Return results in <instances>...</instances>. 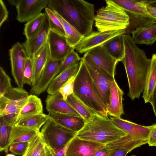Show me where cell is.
Here are the masks:
<instances>
[{
    "mask_svg": "<svg viewBox=\"0 0 156 156\" xmlns=\"http://www.w3.org/2000/svg\"><path fill=\"white\" fill-rule=\"evenodd\" d=\"M124 66L128 80V96L132 100L139 98L143 92L151 63L144 51L139 48L128 34H124Z\"/></svg>",
    "mask_w": 156,
    "mask_h": 156,
    "instance_id": "cell-1",
    "label": "cell"
},
{
    "mask_svg": "<svg viewBox=\"0 0 156 156\" xmlns=\"http://www.w3.org/2000/svg\"><path fill=\"white\" fill-rule=\"evenodd\" d=\"M47 7L57 13L84 37L93 31L94 4L83 0H49Z\"/></svg>",
    "mask_w": 156,
    "mask_h": 156,
    "instance_id": "cell-2",
    "label": "cell"
},
{
    "mask_svg": "<svg viewBox=\"0 0 156 156\" xmlns=\"http://www.w3.org/2000/svg\"><path fill=\"white\" fill-rule=\"evenodd\" d=\"M73 94L90 109L108 118L107 110L94 85L82 58L74 82Z\"/></svg>",
    "mask_w": 156,
    "mask_h": 156,
    "instance_id": "cell-3",
    "label": "cell"
},
{
    "mask_svg": "<svg viewBox=\"0 0 156 156\" xmlns=\"http://www.w3.org/2000/svg\"><path fill=\"white\" fill-rule=\"evenodd\" d=\"M107 5L98 10L95 15V26L104 32L126 29L130 18L126 12L111 0L105 1Z\"/></svg>",
    "mask_w": 156,
    "mask_h": 156,
    "instance_id": "cell-4",
    "label": "cell"
},
{
    "mask_svg": "<svg viewBox=\"0 0 156 156\" xmlns=\"http://www.w3.org/2000/svg\"><path fill=\"white\" fill-rule=\"evenodd\" d=\"M29 95L23 88L12 87L0 97V116L3 117L10 125L14 126Z\"/></svg>",
    "mask_w": 156,
    "mask_h": 156,
    "instance_id": "cell-5",
    "label": "cell"
},
{
    "mask_svg": "<svg viewBox=\"0 0 156 156\" xmlns=\"http://www.w3.org/2000/svg\"><path fill=\"white\" fill-rule=\"evenodd\" d=\"M77 133L61 126L51 118L43 125L40 132L45 145L54 151L68 144Z\"/></svg>",
    "mask_w": 156,
    "mask_h": 156,
    "instance_id": "cell-6",
    "label": "cell"
},
{
    "mask_svg": "<svg viewBox=\"0 0 156 156\" xmlns=\"http://www.w3.org/2000/svg\"><path fill=\"white\" fill-rule=\"evenodd\" d=\"M127 135L108 118L97 113L90 120L86 122L84 127L77 133L76 136H111L121 138Z\"/></svg>",
    "mask_w": 156,
    "mask_h": 156,
    "instance_id": "cell-7",
    "label": "cell"
},
{
    "mask_svg": "<svg viewBox=\"0 0 156 156\" xmlns=\"http://www.w3.org/2000/svg\"><path fill=\"white\" fill-rule=\"evenodd\" d=\"M82 58L108 113L110 89L112 82L115 79V77L103 72L87 58L83 56Z\"/></svg>",
    "mask_w": 156,
    "mask_h": 156,
    "instance_id": "cell-8",
    "label": "cell"
},
{
    "mask_svg": "<svg viewBox=\"0 0 156 156\" xmlns=\"http://www.w3.org/2000/svg\"><path fill=\"white\" fill-rule=\"evenodd\" d=\"M9 3L16 7V19L19 22H28L35 18L48 6L49 0H8Z\"/></svg>",
    "mask_w": 156,
    "mask_h": 156,
    "instance_id": "cell-9",
    "label": "cell"
},
{
    "mask_svg": "<svg viewBox=\"0 0 156 156\" xmlns=\"http://www.w3.org/2000/svg\"><path fill=\"white\" fill-rule=\"evenodd\" d=\"M112 1L134 16L139 27L154 24L156 20L147 12V0H113Z\"/></svg>",
    "mask_w": 156,
    "mask_h": 156,
    "instance_id": "cell-10",
    "label": "cell"
},
{
    "mask_svg": "<svg viewBox=\"0 0 156 156\" xmlns=\"http://www.w3.org/2000/svg\"><path fill=\"white\" fill-rule=\"evenodd\" d=\"M83 56L88 58L104 73L115 77L116 67L119 62L112 56L102 45L89 50Z\"/></svg>",
    "mask_w": 156,
    "mask_h": 156,
    "instance_id": "cell-11",
    "label": "cell"
},
{
    "mask_svg": "<svg viewBox=\"0 0 156 156\" xmlns=\"http://www.w3.org/2000/svg\"><path fill=\"white\" fill-rule=\"evenodd\" d=\"M12 74L18 87L23 88V71L28 56L22 45L19 42L14 44L9 51Z\"/></svg>",
    "mask_w": 156,
    "mask_h": 156,
    "instance_id": "cell-12",
    "label": "cell"
},
{
    "mask_svg": "<svg viewBox=\"0 0 156 156\" xmlns=\"http://www.w3.org/2000/svg\"><path fill=\"white\" fill-rule=\"evenodd\" d=\"M126 30L104 32L93 31L90 34L84 37L74 48L80 53H85L93 48L102 45L115 37L125 34Z\"/></svg>",
    "mask_w": 156,
    "mask_h": 156,
    "instance_id": "cell-13",
    "label": "cell"
},
{
    "mask_svg": "<svg viewBox=\"0 0 156 156\" xmlns=\"http://www.w3.org/2000/svg\"><path fill=\"white\" fill-rule=\"evenodd\" d=\"M54 60L50 58L43 69L37 83L30 90V94L38 95L47 90L63 60Z\"/></svg>",
    "mask_w": 156,
    "mask_h": 156,
    "instance_id": "cell-14",
    "label": "cell"
},
{
    "mask_svg": "<svg viewBox=\"0 0 156 156\" xmlns=\"http://www.w3.org/2000/svg\"><path fill=\"white\" fill-rule=\"evenodd\" d=\"M105 146L75 136L68 144L66 156H94L96 152Z\"/></svg>",
    "mask_w": 156,
    "mask_h": 156,
    "instance_id": "cell-15",
    "label": "cell"
},
{
    "mask_svg": "<svg viewBox=\"0 0 156 156\" xmlns=\"http://www.w3.org/2000/svg\"><path fill=\"white\" fill-rule=\"evenodd\" d=\"M47 16L38 30L30 39L22 43L27 56L32 59L35 55L48 42L50 31Z\"/></svg>",
    "mask_w": 156,
    "mask_h": 156,
    "instance_id": "cell-16",
    "label": "cell"
},
{
    "mask_svg": "<svg viewBox=\"0 0 156 156\" xmlns=\"http://www.w3.org/2000/svg\"><path fill=\"white\" fill-rule=\"evenodd\" d=\"M50 58L54 60L64 58L71 47L67 44L66 37L50 30L48 37Z\"/></svg>",
    "mask_w": 156,
    "mask_h": 156,
    "instance_id": "cell-17",
    "label": "cell"
},
{
    "mask_svg": "<svg viewBox=\"0 0 156 156\" xmlns=\"http://www.w3.org/2000/svg\"><path fill=\"white\" fill-rule=\"evenodd\" d=\"M110 119L118 127L127 134L147 139L153 126L140 125L121 118L110 117Z\"/></svg>",
    "mask_w": 156,
    "mask_h": 156,
    "instance_id": "cell-18",
    "label": "cell"
},
{
    "mask_svg": "<svg viewBox=\"0 0 156 156\" xmlns=\"http://www.w3.org/2000/svg\"><path fill=\"white\" fill-rule=\"evenodd\" d=\"M46 109L49 113H57L80 116L76 110L63 99L59 92L49 94L45 100Z\"/></svg>",
    "mask_w": 156,
    "mask_h": 156,
    "instance_id": "cell-19",
    "label": "cell"
},
{
    "mask_svg": "<svg viewBox=\"0 0 156 156\" xmlns=\"http://www.w3.org/2000/svg\"><path fill=\"white\" fill-rule=\"evenodd\" d=\"M124 92L119 87L115 79L112 82L110 91L108 115L119 118L124 114L122 104Z\"/></svg>",
    "mask_w": 156,
    "mask_h": 156,
    "instance_id": "cell-20",
    "label": "cell"
},
{
    "mask_svg": "<svg viewBox=\"0 0 156 156\" xmlns=\"http://www.w3.org/2000/svg\"><path fill=\"white\" fill-rule=\"evenodd\" d=\"M50 118L61 126L78 133L85 126L86 122L81 116L57 113H49Z\"/></svg>",
    "mask_w": 156,
    "mask_h": 156,
    "instance_id": "cell-21",
    "label": "cell"
},
{
    "mask_svg": "<svg viewBox=\"0 0 156 156\" xmlns=\"http://www.w3.org/2000/svg\"><path fill=\"white\" fill-rule=\"evenodd\" d=\"M131 33L135 44L152 45L156 41V24L140 27Z\"/></svg>",
    "mask_w": 156,
    "mask_h": 156,
    "instance_id": "cell-22",
    "label": "cell"
},
{
    "mask_svg": "<svg viewBox=\"0 0 156 156\" xmlns=\"http://www.w3.org/2000/svg\"><path fill=\"white\" fill-rule=\"evenodd\" d=\"M80 65V62L65 69L56 76L48 87L47 90L48 94L52 95L58 92L60 89L73 76L77 73Z\"/></svg>",
    "mask_w": 156,
    "mask_h": 156,
    "instance_id": "cell-23",
    "label": "cell"
},
{
    "mask_svg": "<svg viewBox=\"0 0 156 156\" xmlns=\"http://www.w3.org/2000/svg\"><path fill=\"white\" fill-rule=\"evenodd\" d=\"M50 58L49 46L47 43L35 55L32 59L33 86L37 82L43 69Z\"/></svg>",
    "mask_w": 156,
    "mask_h": 156,
    "instance_id": "cell-24",
    "label": "cell"
},
{
    "mask_svg": "<svg viewBox=\"0 0 156 156\" xmlns=\"http://www.w3.org/2000/svg\"><path fill=\"white\" fill-rule=\"evenodd\" d=\"M124 34L115 37L101 45L112 56L119 62H122L125 56Z\"/></svg>",
    "mask_w": 156,
    "mask_h": 156,
    "instance_id": "cell-25",
    "label": "cell"
},
{
    "mask_svg": "<svg viewBox=\"0 0 156 156\" xmlns=\"http://www.w3.org/2000/svg\"><path fill=\"white\" fill-rule=\"evenodd\" d=\"M43 108L41 99L37 95H29L27 102L21 110L17 122L24 118L30 116L43 114Z\"/></svg>",
    "mask_w": 156,
    "mask_h": 156,
    "instance_id": "cell-26",
    "label": "cell"
},
{
    "mask_svg": "<svg viewBox=\"0 0 156 156\" xmlns=\"http://www.w3.org/2000/svg\"><path fill=\"white\" fill-rule=\"evenodd\" d=\"M35 129L18 126H13L10 144L22 142H30L40 133Z\"/></svg>",
    "mask_w": 156,
    "mask_h": 156,
    "instance_id": "cell-27",
    "label": "cell"
},
{
    "mask_svg": "<svg viewBox=\"0 0 156 156\" xmlns=\"http://www.w3.org/2000/svg\"><path fill=\"white\" fill-rule=\"evenodd\" d=\"M156 86V54H155L152 55L151 58V67L142 96L145 103H150Z\"/></svg>",
    "mask_w": 156,
    "mask_h": 156,
    "instance_id": "cell-28",
    "label": "cell"
},
{
    "mask_svg": "<svg viewBox=\"0 0 156 156\" xmlns=\"http://www.w3.org/2000/svg\"><path fill=\"white\" fill-rule=\"evenodd\" d=\"M53 12L59 19L62 25L68 44L71 48H74L84 37L57 13Z\"/></svg>",
    "mask_w": 156,
    "mask_h": 156,
    "instance_id": "cell-29",
    "label": "cell"
},
{
    "mask_svg": "<svg viewBox=\"0 0 156 156\" xmlns=\"http://www.w3.org/2000/svg\"><path fill=\"white\" fill-rule=\"evenodd\" d=\"M66 101L86 122L90 120L97 113L77 98L73 94L69 96Z\"/></svg>",
    "mask_w": 156,
    "mask_h": 156,
    "instance_id": "cell-30",
    "label": "cell"
},
{
    "mask_svg": "<svg viewBox=\"0 0 156 156\" xmlns=\"http://www.w3.org/2000/svg\"><path fill=\"white\" fill-rule=\"evenodd\" d=\"M0 151L7 153L10 144L13 126L3 116H0Z\"/></svg>",
    "mask_w": 156,
    "mask_h": 156,
    "instance_id": "cell-31",
    "label": "cell"
},
{
    "mask_svg": "<svg viewBox=\"0 0 156 156\" xmlns=\"http://www.w3.org/2000/svg\"><path fill=\"white\" fill-rule=\"evenodd\" d=\"M50 118L48 115L44 113L30 116L17 122L15 125L39 130Z\"/></svg>",
    "mask_w": 156,
    "mask_h": 156,
    "instance_id": "cell-32",
    "label": "cell"
},
{
    "mask_svg": "<svg viewBox=\"0 0 156 156\" xmlns=\"http://www.w3.org/2000/svg\"><path fill=\"white\" fill-rule=\"evenodd\" d=\"M46 16L45 12L41 13L25 24L23 33L26 39L31 38L38 30L43 23Z\"/></svg>",
    "mask_w": 156,
    "mask_h": 156,
    "instance_id": "cell-33",
    "label": "cell"
},
{
    "mask_svg": "<svg viewBox=\"0 0 156 156\" xmlns=\"http://www.w3.org/2000/svg\"><path fill=\"white\" fill-rule=\"evenodd\" d=\"M50 30L62 36H66L62 25L54 12L48 8L45 9Z\"/></svg>",
    "mask_w": 156,
    "mask_h": 156,
    "instance_id": "cell-34",
    "label": "cell"
},
{
    "mask_svg": "<svg viewBox=\"0 0 156 156\" xmlns=\"http://www.w3.org/2000/svg\"><path fill=\"white\" fill-rule=\"evenodd\" d=\"M45 146L40 132L29 142L26 152L22 156H37Z\"/></svg>",
    "mask_w": 156,
    "mask_h": 156,
    "instance_id": "cell-35",
    "label": "cell"
},
{
    "mask_svg": "<svg viewBox=\"0 0 156 156\" xmlns=\"http://www.w3.org/2000/svg\"><path fill=\"white\" fill-rule=\"evenodd\" d=\"M81 59L73 48H72L63 59L57 73V75L68 68L79 63Z\"/></svg>",
    "mask_w": 156,
    "mask_h": 156,
    "instance_id": "cell-36",
    "label": "cell"
},
{
    "mask_svg": "<svg viewBox=\"0 0 156 156\" xmlns=\"http://www.w3.org/2000/svg\"><path fill=\"white\" fill-rule=\"evenodd\" d=\"M12 87L11 79L2 67H0V97L9 91Z\"/></svg>",
    "mask_w": 156,
    "mask_h": 156,
    "instance_id": "cell-37",
    "label": "cell"
},
{
    "mask_svg": "<svg viewBox=\"0 0 156 156\" xmlns=\"http://www.w3.org/2000/svg\"><path fill=\"white\" fill-rule=\"evenodd\" d=\"M23 80L24 84H27L31 87L33 86V69L32 59L28 57L25 65Z\"/></svg>",
    "mask_w": 156,
    "mask_h": 156,
    "instance_id": "cell-38",
    "label": "cell"
},
{
    "mask_svg": "<svg viewBox=\"0 0 156 156\" xmlns=\"http://www.w3.org/2000/svg\"><path fill=\"white\" fill-rule=\"evenodd\" d=\"M77 73L73 76L58 91L65 101L69 96L73 93L74 82Z\"/></svg>",
    "mask_w": 156,
    "mask_h": 156,
    "instance_id": "cell-39",
    "label": "cell"
},
{
    "mask_svg": "<svg viewBox=\"0 0 156 156\" xmlns=\"http://www.w3.org/2000/svg\"><path fill=\"white\" fill-rule=\"evenodd\" d=\"M79 137L105 145L112 143L120 138L117 136H91Z\"/></svg>",
    "mask_w": 156,
    "mask_h": 156,
    "instance_id": "cell-40",
    "label": "cell"
},
{
    "mask_svg": "<svg viewBox=\"0 0 156 156\" xmlns=\"http://www.w3.org/2000/svg\"><path fill=\"white\" fill-rule=\"evenodd\" d=\"M29 142H22L10 144L9 150L12 153L17 155H23L27 150Z\"/></svg>",
    "mask_w": 156,
    "mask_h": 156,
    "instance_id": "cell-41",
    "label": "cell"
},
{
    "mask_svg": "<svg viewBox=\"0 0 156 156\" xmlns=\"http://www.w3.org/2000/svg\"><path fill=\"white\" fill-rule=\"evenodd\" d=\"M105 146L110 149L108 156H126L128 153L132 151L129 148L122 146Z\"/></svg>",
    "mask_w": 156,
    "mask_h": 156,
    "instance_id": "cell-42",
    "label": "cell"
},
{
    "mask_svg": "<svg viewBox=\"0 0 156 156\" xmlns=\"http://www.w3.org/2000/svg\"><path fill=\"white\" fill-rule=\"evenodd\" d=\"M8 12L3 1L0 0V27L7 20Z\"/></svg>",
    "mask_w": 156,
    "mask_h": 156,
    "instance_id": "cell-43",
    "label": "cell"
},
{
    "mask_svg": "<svg viewBox=\"0 0 156 156\" xmlns=\"http://www.w3.org/2000/svg\"><path fill=\"white\" fill-rule=\"evenodd\" d=\"M153 125L148 138L147 144L150 146H156V123Z\"/></svg>",
    "mask_w": 156,
    "mask_h": 156,
    "instance_id": "cell-44",
    "label": "cell"
},
{
    "mask_svg": "<svg viewBox=\"0 0 156 156\" xmlns=\"http://www.w3.org/2000/svg\"><path fill=\"white\" fill-rule=\"evenodd\" d=\"M110 152V149L105 146L102 148L97 151L94 156H108Z\"/></svg>",
    "mask_w": 156,
    "mask_h": 156,
    "instance_id": "cell-45",
    "label": "cell"
},
{
    "mask_svg": "<svg viewBox=\"0 0 156 156\" xmlns=\"http://www.w3.org/2000/svg\"><path fill=\"white\" fill-rule=\"evenodd\" d=\"M150 103L152 105L156 118V86L153 91Z\"/></svg>",
    "mask_w": 156,
    "mask_h": 156,
    "instance_id": "cell-46",
    "label": "cell"
},
{
    "mask_svg": "<svg viewBox=\"0 0 156 156\" xmlns=\"http://www.w3.org/2000/svg\"><path fill=\"white\" fill-rule=\"evenodd\" d=\"M37 156H53V152L45 145Z\"/></svg>",
    "mask_w": 156,
    "mask_h": 156,
    "instance_id": "cell-47",
    "label": "cell"
},
{
    "mask_svg": "<svg viewBox=\"0 0 156 156\" xmlns=\"http://www.w3.org/2000/svg\"><path fill=\"white\" fill-rule=\"evenodd\" d=\"M68 144L57 151H53V156H66V150Z\"/></svg>",
    "mask_w": 156,
    "mask_h": 156,
    "instance_id": "cell-48",
    "label": "cell"
},
{
    "mask_svg": "<svg viewBox=\"0 0 156 156\" xmlns=\"http://www.w3.org/2000/svg\"><path fill=\"white\" fill-rule=\"evenodd\" d=\"M146 8L149 14L156 20V8L146 4Z\"/></svg>",
    "mask_w": 156,
    "mask_h": 156,
    "instance_id": "cell-49",
    "label": "cell"
},
{
    "mask_svg": "<svg viewBox=\"0 0 156 156\" xmlns=\"http://www.w3.org/2000/svg\"><path fill=\"white\" fill-rule=\"evenodd\" d=\"M147 4L156 8V0L147 1Z\"/></svg>",
    "mask_w": 156,
    "mask_h": 156,
    "instance_id": "cell-50",
    "label": "cell"
},
{
    "mask_svg": "<svg viewBox=\"0 0 156 156\" xmlns=\"http://www.w3.org/2000/svg\"><path fill=\"white\" fill-rule=\"evenodd\" d=\"M5 156H16L14 154H7Z\"/></svg>",
    "mask_w": 156,
    "mask_h": 156,
    "instance_id": "cell-51",
    "label": "cell"
},
{
    "mask_svg": "<svg viewBox=\"0 0 156 156\" xmlns=\"http://www.w3.org/2000/svg\"><path fill=\"white\" fill-rule=\"evenodd\" d=\"M130 156H136V155H132Z\"/></svg>",
    "mask_w": 156,
    "mask_h": 156,
    "instance_id": "cell-52",
    "label": "cell"
}]
</instances>
